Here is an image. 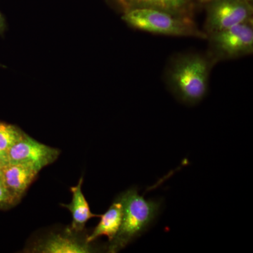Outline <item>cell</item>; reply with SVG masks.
<instances>
[{"mask_svg":"<svg viewBox=\"0 0 253 253\" xmlns=\"http://www.w3.org/2000/svg\"><path fill=\"white\" fill-rule=\"evenodd\" d=\"M122 14L136 9H151L176 16L194 18L197 5L194 0H108Z\"/></svg>","mask_w":253,"mask_h":253,"instance_id":"cell-7","label":"cell"},{"mask_svg":"<svg viewBox=\"0 0 253 253\" xmlns=\"http://www.w3.org/2000/svg\"><path fill=\"white\" fill-rule=\"evenodd\" d=\"M59 154V149L42 144L27 134L6 152L9 163L28 165L38 172L54 163Z\"/></svg>","mask_w":253,"mask_h":253,"instance_id":"cell-6","label":"cell"},{"mask_svg":"<svg viewBox=\"0 0 253 253\" xmlns=\"http://www.w3.org/2000/svg\"><path fill=\"white\" fill-rule=\"evenodd\" d=\"M3 165H1V163H0V179L1 178V171H2V168H3Z\"/></svg>","mask_w":253,"mask_h":253,"instance_id":"cell-17","label":"cell"},{"mask_svg":"<svg viewBox=\"0 0 253 253\" xmlns=\"http://www.w3.org/2000/svg\"><path fill=\"white\" fill-rule=\"evenodd\" d=\"M206 54L214 65L253 53V19L208 35Z\"/></svg>","mask_w":253,"mask_h":253,"instance_id":"cell-4","label":"cell"},{"mask_svg":"<svg viewBox=\"0 0 253 253\" xmlns=\"http://www.w3.org/2000/svg\"><path fill=\"white\" fill-rule=\"evenodd\" d=\"M38 172L28 165L9 163L3 166L1 180L17 203L36 179Z\"/></svg>","mask_w":253,"mask_h":253,"instance_id":"cell-8","label":"cell"},{"mask_svg":"<svg viewBox=\"0 0 253 253\" xmlns=\"http://www.w3.org/2000/svg\"><path fill=\"white\" fill-rule=\"evenodd\" d=\"M204 6L203 31L207 36L253 19V3L248 0H211Z\"/></svg>","mask_w":253,"mask_h":253,"instance_id":"cell-5","label":"cell"},{"mask_svg":"<svg viewBox=\"0 0 253 253\" xmlns=\"http://www.w3.org/2000/svg\"><path fill=\"white\" fill-rule=\"evenodd\" d=\"M123 217V201L121 194L115 200L108 211L100 215L98 225L95 227L91 234L86 239V243L91 244L100 236L109 238V242L113 241L121 225Z\"/></svg>","mask_w":253,"mask_h":253,"instance_id":"cell-9","label":"cell"},{"mask_svg":"<svg viewBox=\"0 0 253 253\" xmlns=\"http://www.w3.org/2000/svg\"><path fill=\"white\" fill-rule=\"evenodd\" d=\"M122 19L127 26L139 31L166 36L207 39L194 18L176 16L151 9H136L123 13Z\"/></svg>","mask_w":253,"mask_h":253,"instance_id":"cell-3","label":"cell"},{"mask_svg":"<svg viewBox=\"0 0 253 253\" xmlns=\"http://www.w3.org/2000/svg\"><path fill=\"white\" fill-rule=\"evenodd\" d=\"M123 201V217L116 236L110 242L109 253H117L133 240L139 237L149 229L158 217L161 202L147 200L139 195L136 189L121 194Z\"/></svg>","mask_w":253,"mask_h":253,"instance_id":"cell-2","label":"cell"},{"mask_svg":"<svg viewBox=\"0 0 253 253\" xmlns=\"http://www.w3.org/2000/svg\"><path fill=\"white\" fill-rule=\"evenodd\" d=\"M0 163L3 165V166H5V165L9 163L6 153L2 152V151H0Z\"/></svg>","mask_w":253,"mask_h":253,"instance_id":"cell-15","label":"cell"},{"mask_svg":"<svg viewBox=\"0 0 253 253\" xmlns=\"http://www.w3.org/2000/svg\"><path fill=\"white\" fill-rule=\"evenodd\" d=\"M26 133L18 126L0 122V151L7 152L8 150L21 140Z\"/></svg>","mask_w":253,"mask_h":253,"instance_id":"cell-12","label":"cell"},{"mask_svg":"<svg viewBox=\"0 0 253 253\" xmlns=\"http://www.w3.org/2000/svg\"><path fill=\"white\" fill-rule=\"evenodd\" d=\"M214 66L206 53L176 54L168 64L165 81L178 101L195 106L207 95L210 76Z\"/></svg>","mask_w":253,"mask_h":253,"instance_id":"cell-1","label":"cell"},{"mask_svg":"<svg viewBox=\"0 0 253 253\" xmlns=\"http://www.w3.org/2000/svg\"><path fill=\"white\" fill-rule=\"evenodd\" d=\"M6 29V23L5 18L0 11V34H2Z\"/></svg>","mask_w":253,"mask_h":253,"instance_id":"cell-14","label":"cell"},{"mask_svg":"<svg viewBox=\"0 0 253 253\" xmlns=\"http://www.w3.org/2000/svg\"><path fill=\"white\" fill-rule=\"evenodd\" d=\"M196 5H201V6H205L207 3L209 2L211 0H194Z\"/></svg>","mask_w":253,"mask_h":253,"instance_id":"cell-16","label":"cell"},{"mask_svg":"<svg viewBox=\"0 0 253 253\" xmlns=\"http://www.w3.org/2000/svg\"><path fill=\"white\" fill-rule=\"evenodd\" d=\"M83 178L81 177L78 181L77 186L71 188L73 194L72 201L69 204H62L63 207L67 208L72 214L73 221L71 228L68 229V232H80L84 229L85 224L89 219L94 217H99V214H93L91 212L89 204L86 201L83 191Z\"/></svg>","mask_w":253,"mask_h":253,"instance_id":"cell-11","label":"cell"},{"mask_svg":"<svg viewBox=\"0 0 253 253\" xmlns=\"http://www.w3.org/2000/svg\"><path fill=\"white\" fill-rule=\"evenodd\" d=\"M89 244L81 241L68 232L66 235L52 234L41 244L37 245L33 252L41 253H88L91 252Z\"/></svg>","mask_w":253,"mask_h":253,"instance_id":"cell-10","label":"cell"},{"mask_svg":"<svg viewBox=\"0 0 253 253\" xmlns=\"http://www.w3.org/2000/svg\"><path fill=\"white\" fill-rule=\"evenodd\" d=\"M248 1H251V2H253V0H248Z\"/></svg>","mask_w":253,"mask_h":253,"instance_id":"cell-18","label":"cell"},{"mask_svg":"<svg viewBox=\"0 0 253 253\" xmlns=\"http://www.w3.org/2000/svg\"><path fill=\"white\" fill-rule=\"evenodd\" d=\"M16 204V201L6 189L1 178L0 179V209L14 206Z\"/></svg>","mask_w":253,"mask_h":253,"instance_id":"cell-13","label":"cell"}]
</instances>
